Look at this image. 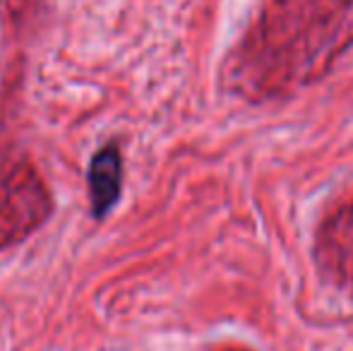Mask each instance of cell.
<instances>
[{"label": "cell", "mask_w": 353, "mask_h": 351, "mask_svg": "<svg viewBox=\"0 0 353 351\" xmlns=\"http://www.w3.org/2000/svg\"><path fill=\"white\" fill-rule=\"evenodd\" d=\"M53 212L56 197L34 157L14 142H0V255L27 243Z\"/></svg>", "instance_id": "cell-1"}, {"label": "cell", "mask_w": 353, "mask_h": 351, "mask_svg": "<svg viewBox=\"0 0 353 351\" xmlns=\"http://www.w3.org/2000/svg\"><path fill=\"white\" fill-rule=\"evenodd\" d=\"M125 183V159L118 142H106L92 154L87 166V200L92 219L103 221L118 207Z\"/></svg>", "instance_id": "cell-2"}]
</instances>
